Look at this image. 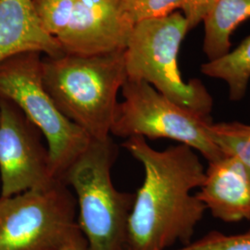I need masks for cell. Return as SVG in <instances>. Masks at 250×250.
Segmentation results:
<instances>
[{
  "label": "cell",
  "instance_id": "9",
  "mask_svg": "<svg viewBox=\"0 0 250 250\" xmlns=\"http://www.w3.org/2000/svg\"><path fill=\"white\" fill-rule=\"evenodd\" d=\"M43 137L13 102L0 98V197L45 188L57 181Z\"/></svg>",
  "mask_w": 250,
  "mask_h": 250
},
{
  "label": "cell",
  "instance_id": "13",
  "mask_svg": "<svg viewBox=\"0 0 250 250\" xmlns=\"http://www.w3.org/2000/svg\"><path fill=\"white\" fill-rule=\"evenodd\" d=\"M200 71L208 77L224 82L230 100H242L250 81V36L223 58L203 63Z\"/></svg>",
  "mask_w": 250,
  "mask_h": 250
},
{
  "label": "cell",
  "instance_id": "11",
  "mask_svg": "<svg viewBox=\"0 0 250 250\" xmlns=\"http://www.w3.org/2000/svg\"><path fill=\"white\" fill-rule=\"evenodd\" d=\"M25 52L64 53L42 25L33 0H0V63Z\"/></svg>",
  "mask_w": 250,
  "mask_h": 250
},
{
  "label": "cell",
  "instance_id": "15",
  "mask_svg": "<svg viewBox=\"0 0 250 250\" xmlns=\"http://www.w3.org/2000/svg\"><path fill=\"white\" fill-rule=\"evenodd\" d=\"M125 15L134 25L140 21L168 16L179 11L185 0H120Z\"/></svg>",
  "mask_w": 250,
  "mask_h": 250
},
{
  "label": "cell",
  "instance_id": "17",
  "mask_svg": "<svg viewBox=\"0 0 250 250\" xmlns=\"http://www.w3.org/2000/svg\"><path fill=\"white\" fill-rule=\"evenodd\" d=\"M216 2L217 0H185L181 10L188 21L189 31L203 22Z\"/></svg>",
  "mask_w": 250,
  "mask_h": 250
},
{
  "label": "cell",
  "instance_id": "10",
  "mask_svg": "<svg viewBox=\"0 0 250 250\" xmlns=\"http://www.w3.org/2000/svg\"><path fill=\"white\" fill-rule=\"evenodd\" d=\"M211 215L224 223L250 220V174L236 159L224 156L208 162L196 194Z\"/></svg>",
  "mask_w": 250,
  "mask_h": 250
},
{
  "label": "cell",
  "instance_id": "2",
  "mask_svg": "<svg viewBox=\"0 0 250 250\" xmlns=\"http://www.w3.org/2000/svg\"><path fill=\"white\" fill-rule=\"evenodd\" d=\"M41 70L45 88L64 116L91 139L110 137L118 93L127 80L125 49L91 56H45Z\"/></svg>",
  "mask_w": 250,
  "mask_h": 250
},
{
  "label": "cell",
  "instance_id": "18",
  "mask_svg": "<svg viewBox=\"0 0 250 250\" xmlns=\"http://www.w3.org/2000/svg\"><path fill=\"white\" fill-rule=\"evenodd\" d=\"M61 250H89L87 240L79 226L69 235Z\"/></svg>",
  "mask_w": 250,
  "mask_h": 250
},
{
  "label": "cell",
  "instance_id": "16",
  "mask_svg": "<svg viewBox=\"0 0 250 250\" xmlns=\"http://www.w3.org/2000/svg\"><path fill=\"white\" fill-rule=\"evenodd\" d=\"M168 250H250V229L236 234L211 231L180 249Z\"/></svg>",
  "mask_w": 250,
  "mask_h": 250
},
{
  "label": "cell",
  "instance_id": "7",
  "mask_svg": "<svg viewBox=\"0 0 250 250\" xmlns=\"http://www.w3.org/2000/svg\"><path fill=\"white\" fill-rule=\"evenodd\" d=\"M78 226L76 198L62 181L0 197V250H61Z\"/></svg>",
  "mask_w": 250,
  "mask_h": 250
},
{
  "label": "cell",
  "instance_id": "4",
  "mask_svg": "<svg viewBox=\"0 0 250 250\" xmlns=\"http://www.w3.org/2000/svg\"><path fill=\"white\" fill-rule=\"evenodd\" d=\"M188 32L181 11L136 23L125 48L127 80L145 82L180 106L211 118L214 100L205 84L184 80L179 70V50Z\"/></svg>",
  "mask_w": 250,
  "mask_h": 250
},
{
  "label": "cell",
  "instance_id": "5",
  "mask_svg": "<svg viewBox=\"0 0 250 250\" xmlns=\"http://www.w3.org/2000/svg\"><path fill=\"white\" fill-rule=\"evenodd\" d=\"M42 54L25 52L0 63V98L13 102L44 135L54 178L67 170L88 146L91 138L56 107L42 78Z\"/></svg>",
  "mask_w": 250,
  "mask_h": 250
},
{
  "label": "cell",
  "instance_id": "14",
  "mask_svg": "<svg viewBox=\"0 0 250 250\" xmlns=\"http://www.w3.org/2000/svg\"><path fill=\"white\" fill-rule=\"evenodd\" d=\"M208 130L224 155L240 161L250 174V125L239 122L212 123Z\"/></svg>",
  "mask_w": 250,
  "mask_h": 250
},
{
  "label": "cell",
  "instance_id": "6",
  "mask_svg": "<svg viewBox=\"0 0 250 250\" xmlns=\"http://www.w3.org/2000/svg\"><path fill=\"white\" fill-rule=\"evenodd\" d=\"M111 134L129 138H168L199 152L208 162L224 158L209 134L212 118L174 103L145 82L126 80L122 88Z\"/></svg>",
  "mask_w": 250,
  "mask_h": 250
},
{
  "label": "cell",
  "instance_id": "8",
  "mask_svg": "<svg viewBox=\"0 0 250 250\" xmlns=\"http://www.w3.org/2000/svg\"><path fill=\"white\" fill-rule=\"evenodd\" d=\"M45 31L64 53L91 56L125 49L134 24L120 0H33Z\"/></svg>",
  "mask_w": 250,
  "mask_h": 250
},
{
  "label": "cell",
  "instance_id": "1",
  "mask_svg": "<svg viewBox=\"0 0 250 250\" xmlns=\"http://www.w3.org/2000/svg\"><path fill=\"white\" fill-rule=\"evenodd\" d=\"M123 146L145 170L128 220L126 250H168L191 243L206 211L191 195L205 180L197 152L183 144L157 150L142 136L127 138Z\"/></svg>",
  "mask_w": 250,
  "mask_h": 250
},
{
  "label": "cell",
  "instance_id": "12",
  "mask_svg": "<svg viewBox=\"0 0 250 250\" xmlns=\"http://www.w3.org/2000/svg\"><path fill=\"white\" fill-rule=\"evenodd\" d=\"M250 18V0H217L203 21V52L208 62L217 61L231 51L233 31Z\"/></svg>",
  "mask_w": 250,
  "mask_h": 250
},
{
  "label": "cell",
  "instance_id": "3",
  "mask_svg": "<svg viewBox=\"0 0 250 250\" xmlns=\"http://www.w3.org/2000/svg\"><path fill=\"white\" fill-rule=\"evenodd\" d=\"M117 155L111 136L91 139L63 179L76 195L77 224L89 250H126L135 194L121 192L112 184L111 168Z\"/></svg>",
  "mask_w": 250,
  "mask_h": 250
}]
</instances>
